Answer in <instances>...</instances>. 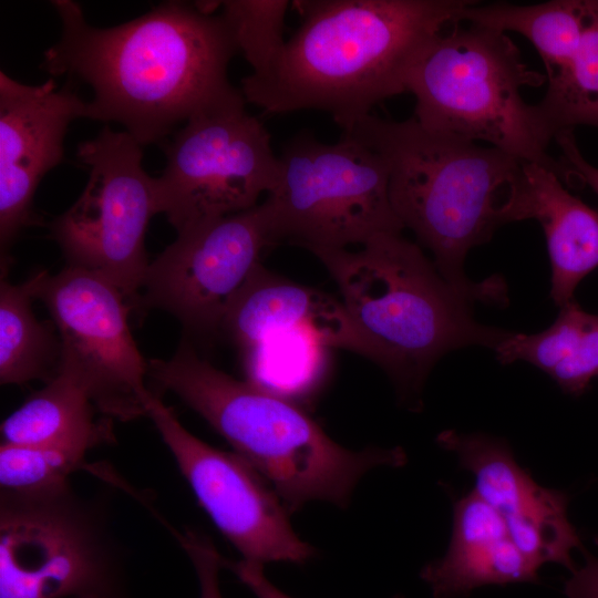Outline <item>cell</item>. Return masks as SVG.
I'll list each match as a JSON object with an SVG mask.
<instances>
[{
    "label": "cell",
    "instance_id": "9",
    "mask_svg": "<svg viewBox=\"0 0 598 598\" xmlns=\"http://www.w3.org/2000/svg\"><path fill=\"white\" fill-rule=\"evenodd\" d=\"M244 95L194 113L165 143L158 214L176 233L257 206L279 173L270 135Z\"/></svg>",
    "mask_w": 598,
    "mask_h": 598
},
{
    "label": "cell",
    "instance_id": "7",
    "mask_svg": "<svg viewBox=\"0 0 598 598\" xmlns=\"http://www.w3.org/2000/svg\"><path fill=\"white\" fill-rule=\"evenodd\" d=\"M278 158L277 182L262 202L275 243L348 248L404 228L391 204L385 159L352 135L329 144L301 133Z\"/></svg>",
    "mask_w": 598,
    "mask_h": 598
},
{
    "label": "cell",
    "instance_id": "5",
    "mask_svg": "<svg viewBox=\"0 0 598 598\" xmlns=\"http://www.w3.org/2000/svg\"><path fill=\"white\" fill-rule=\"evenodd\" d=\"M308 250L338 285L375 362L405 394L420 392L445 353L468 346L495 349L512 333L476 321L474 300L447 282L421 246L401 233L375 235L358 250Z\"/></svg>",
    "mask_w": 598,
    "mask_h": 598
},
{
    "label": "cell",
    "instance_id": "3",
    "mask_svg": "<svg viewBox=\"0 0 598 598\" xmlns=\"http://www.w3.org/2000/svg\"><path fill=\"white\" fill-rule=\"evenodd\" d=\"M348 133L378 152L389 167L392 207L404 228L429 249L441 276L474 301L502 305L504 281L475 282L464 274L468 251L508 224L522 159L493 147L430 130L414 117L372 114Z\"/></svg>",
    "mask_w": 598,
    "mask_h": 598
},
{
    "label": "cell",
    "instance_id": "29",
    "mask_svg": "<svg viewBox=\"0 0 598 598\" xmlns=\"http://www.w3.org/2000/svg\"><path fill=\"white\" fill-rule=\"evenodd\" d=\"M563 157L561 164L567 169L569 177L588 185L598 195V167L591 165L581 154L573 130H564L555 135Z\"/></svg>",
    "mask_w": 598,
    "mask_h": 598
},
{
    "label": "cell",
    "instance_id": "8",
    "mask_svg": "<svg viewBox=\"0 0 598 598\" xmlns=\"http://www.w3.org/2000/svg\"><path fill=\"white\" fill-rule=\"evenodd\" d=\"M120 555L103 512L71 484L0 491V598L120 590Z\"/></svg>",
    "mask_w": 598,
    "mask_h": 598
},
{
    "label": "cell",
    "instance_id": "31",
    "mask_svg": "<svg viewBox=\"0 0 598 598\" xmlns=\"http://www.w3.org/2000/svg\"><path fill=\"white\" fill-rule=\"evenodd\" d=\"M564 592L567 598H598V557L588 555L585 564L571 571Z\"/></svg>",
    "mask_w": 598,
    "mask_h": 598
},
{
    "label": "cell",
    "instance_id": "1",
    "mask_svg": "<svg viewBox=\"0 0 598 598\" xmlns=\"http://www.w3.org/2000/svg\"><path fill=\"white\" fill-rule=\"evenodd\" d=\"M51 4L62 30L42 68L89 85L85 118L120 124L143 147L194 113L243 95L228 79L238 50L217 1H165L112 28L91 25L72 0Z\"/></svg>",
    "mask_w": 598,
    "mask_h": 598
},
{
    "label": "cell",
    "instance_id": "27",
    "mask_svg": "<svg viewBox=\"0 0 598 598\" xmlns=\"http://www.w3.org/2000/svg\"><path fill=\"white\" fill-rule=\"evenodd\" d=\"M549 375L564 392L574 395L581 394L598 378V315H590L575 350Z\"/></svg>",
    "mask_w": 598,
    "mask_h": 598
},
{
    "label": "cell",
    "instance_id": "12",
    "mask_svg": "<svg viewBox=\"0 0 598 598\" xmlns=\"http://www.w3.org/2000/svg\"><path fill=\"white\" fill-rule=\"evenodd\" d=\"M147 417L200 507L243 559L262 566L303 565L316 556L315 547L292 528L290 512L277 492L245 458L196 437L157 394Z\"/></svg>",
    "mask_w": 598,
    "mask_h": 598
},
{
    "label": "cell",
    "instance_id": "24",
    "mask_svg": "<svg viewBox=\"0 0 598 598\" xmlns=\"http://www.w3.org/2000/svg\"><path fill=\"white\" fill-rule=\"evenodd\" d=\"M290 6L288 0L220 1L219 13L251 68L246 80L260 81L274 70L287 41L283 28Z\"/></svg>",
    "mask_w": 598,
    "mask_h": 598
},
{
    "label": "cell",
    "instance_id": "13",
    "mask_svg": "<svg viewBox=\"0 0 598 598\" xmlns=\"http://www.w3.org/2000/svg\"><path fill=\"white\" fill-rule=\"evenodd\" d=\"M272 244L262 203L178 233L150 262L136 307L166 311L192 334L214 336Z\"/></svg>",
    "mask_w": 598,
    "mask_h": 598
},
{
    "label": "cell",
    "instance_id": "21",
    "mask_svg": "<svg viewBox=\"0 0 598 598\" xmlns=\"http://www.w3.org/2000/svg\"><path fill=\"white\" fill-rule=\"evenodd\" d=\"M589 18V0H553L517 6L511 3L470 4L463 21L525 37L540 55L547 79L553 78L575 54Z\"/></svg>",
    "mask_w": 598,
    "mask_h": 598
},
{
    "label": "cell",
    "instance_id": "16",
    "mask_svg": "<svg viewBox=\"0 0 598 598\" xmlns=\"http://www.w3.org/2000/svg\"><path fill=\"white\" fill-rule=\"evenodd\" d=\"M221 331L239 350L275 333L306 331L328 348L375 361L373 348L341 300L283 279L261 264L231 301Z\"/></svg>",
    "mask_w": 598,
    "mask_h": 598
},
{
    "label": "cell",
    "instance_id": "6",
    "mask_svg": "<svg viewBox=\"0 0 598 598\" xmlns=\"http://www.w3.org/2000/svg\"><path fill=\"white\" fill-rule=\"evenodd\" d=\"M546 75L529 68L503 32L455 23L437 35L413 66L408 93L423 126L473 142H485L522 161L569 179L547 154L555 133L522 89L538 87Z\"/></svg>",
    "mask_w": 598,
    "mask_h": 598
},
{
    "label": "cell",
    "instance_id": "19",
    "mask_svg": "<svg viewBox=\"0 0 598 598\" xmlns=\"http://www.w3.org/2000/svg\"><path fill=\"white\" fill-rule=\"evenodd\" d=\"M1 444L72 445L87 450L114 440L85 388L68 371L32 393L1 423Z\"/></svg>",
    "mask_w": 598,
    "mask_h": 598
},
{
    "label": "cell",
    "instance_id": "28",
    "mask_svg": "<svg viewBox=\"0 0 598 598\" xmlns=\"http://www.w3.org/2000/svg\"><path fill=\"white\" fill-rule=\"evenodd\" d=\"M169 528H172L169 526ZM173 535L189 558L199 585V598H223L219 587V571L224 569L225 557L219 554L214 543L196 530L179 532Z\"/></svg>",
    "mask_w": 598,
    "mask_h": 598
},
{
    "label": "cell",
    "instance_id": "2",
    "mask_svg": "<svg viewBox=\"0 0 598 598\" xmlns=\"http://www.w3.org/2000/svg\"><path fill=\"white\" fill-rule=\"evenodd\" d=\"M473 2L293 0L301 22L274 70L239 89L265 113L322 111L348 132L380 102L408 93L420 56Z\"/></svg>",
    "mask_w": 598,
    "mask_h": 598
},
{
    "label": "cell",
    "instance_id": "10",
    "mask_svg": "<svg viewBox=\"0 0 598 598\" xmlns=\"http://www.w3.org/2000/svg\"><path fill=\"white\" fill-rule=\"evenodd\" d=\"M89 179L73 205L50 226L66 266L96 274L136 307L150 266L145 236L158 214L154 177L142 164L143 146L105 125L79 144Z\"/></svg>",
    "mask_w": 598,
    "mask_h": 598
},
{
    "label": "cell",
    "instance_id": "20",
    "mask_svg": "<svg viewBox=\"0 0 598 598\" xmlns=\"http://www.w3.org/2000/svg\"><path fill=\"white\" fill-rule=\"evenodd\" d=\"M33 278L0 281V383L24 385L52 380L61 368L62 346L53 322H41L32 310Z\"/></svg>",
    "mask_w": 598,
    "mask_h": 598
},
{
    "label": "cell",
    "instance_id": "26",
    "mask_svg": "<svg viewBox=\"0 0 598 598\" xmlns=\"http://www.w3.org/2000/svg\"><path fill=\"white\" fill-rule=\"evenodd\" d=\"M589 317L573 299L546 330L534 334L512 332L494 349L496 358L503 364L526 361L550 374L575 350Z\"/></svg>",
    "mask_w": 598,
    "mask_h": 598
},
{
    "label": "cell",
    "instance_id": "22",
    "mask_svg": "<svg viewBox=\"0 0 598 598\" xmlns=\"http://www.w3.org/2000/svg\"><path fill=\"white\" fill-rule=\"evenodd\" d=\"M328 349L309 332L286 331L240 349L239 353L247 382L297 404L320 389Z\"/></svg>",
    "mask_w": 598,
    "mask_h": 598
},
{
    "label": "cell",
    "instance_id": "17",
    "mask_svg": "<svg viewBox=\"0 0 598 598\" xmlns=\"http://www.w3.org/2000/svg\"><path fill=\"white\" fill-rule=\"evenodd\" d=\"M524 219H536L543 227L551 265L550 296L561 308L598 267V209L568 192L555 172L523 161L511 193L509 221Z\"/></svg>",
    "mask_w": 598,
    "mask_h": 598
},
{
    "label": "cell",
    "instance_id": "25",
    "mask_svg": "<svg viewBox=\"0 0 598 598\" xmlns=\"http://www.w3.org/2000/svg\"><path fill=\"white\" fill-rule=\"evenodd\" d=\"M90 450L72 445L0 446V491L37 493L63 487L84 468Z\"/></svg>",
    "mask_w": 598,
    "mask_h": 598
},
{
    "label": "cell",
    "instance_id": "23",
    "mask_svg": "<svg viewBox=\"0 0 598 598\" xmlns=\"http://www.w3.org/2000/svg\"><path fill=\"white\" fill-rule=\"evenodd\" d=\"M537 105L555 135L578 125L598 128V0H589L579 45L566 66L548 79Z\"/></svg>",
    "mask_w": 598,
    "mask_h": 598
},
{
    "label": "cell",
    "instance_id": "32",
    "mask_svg": "<svg viewBox=\"0 0 598 598\" xmlns=\"http://www.w3.org/2000/svg\"><path fill=\"white\" fill-rule=\"evenodd\" d=\"M82 598H121V595H120V590H116V591L91 594Z\"/></svg>",
    "mask_w": 598,
    "mask_h": 598
},
{
    "label": "cell",
    "instance_id": "11",
    "mask_svg": "<svg viewBox=\"0 0 598 598\" xmlns=\"http://www.w3.org/2000/svg\"><path fill=\"white\" fill-rule=\"evenodd\" d=\"M31 276L35 299L60 336V370L85 388L104 416L121 422L148 416L155 395L146 385L148 361L132 336V306L123 293L103 277L71 266Z\"/></svg>",
    "mask_w": 598,
    "mask_h": 598
},
{
    "label": "cell",
    "instance_id": "18",
    "mask_svg": "<svg viewBox=\"0 0 598 598\" xmlns=\"http://www.w3.org/2000/svg\"><path fill=\"white\" fill-rule=\"evenodd\" d=\"M538 570L499 516L472 491L454 504L446 554L425 565L420 577L433 598H458L482 586L537 582Z\"/></svg>",
    "mask_w": 598,
    "mask_h": 598
},
{
    "label": "cell",
    "instance_id": "30",
    "mask_svg": "<svg viewBox=\"0 0 598 598\" xmlns=\"http://www.w3.org/2000/svg\"><path fill=\"white\" fill-rule=\"evenodd\" d=\"M225 568L229 569L246 587H248L256 598H291L268 580L262 565L245 559L234 561L225 558L224 569Z\"/></svg>",
    "mask_w": 598,
    "mask_h": 598
},
{
    "label": "cell",
    "instance_id": "15",
    "mask_svg": "<svg viewBox=\"0 0 598 598\" xmlns=\"http://www.w3.org/2000/svg\"><path fill=\"white\" fill-rule=\"evenodd\" d=\"M437 442L474 476V493L503 520L519 550L538 568L556 563L570 573L580 538L568 518L567 494L538 485L508 445L481 433L444 431Z\"/></svg>",
    "mask_w": 598,
    "mask_h": 598
},
{
    "label": "cell",
    "instance_id": "14",
    "mask_svg": "<svg viewBox=\"0 0 598 598\" xmlns=\"http://www.w3.org/2000/svg\"><path fill=\"white\" fill-rule=\"evenodd\" d=\"M86 101L72 82L27 84L0 71V257L2 276L20 231L32 224L35 190L63 159L71 122L85 118Z\"/></svg>",
    "mask_w": 598,
    "mask_h": 598
},
{
    "label": "cell",
    "instance_id": "4",
    "mask_svg": "<svg viewBox=\"0 0 598 598\" xmlns=\"http://www.w3.org/2000/svg\"><path fill=\"white\" fill-rule=\"evenodd\" d=\"M148 377L221 435L290 513L316 501L344 508L365 473L406 463L401 447L341 446L296 403L223 372L187 340L169 359L148 360Z\"/></svg>",
    "mask_w": 598,
    "mask_h": 598
}]
</instances>
